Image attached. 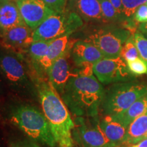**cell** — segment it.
<instances>
[{
	"label": "cell",
	"mask_w": 147,
	"mask_h": 147,
	"mask_svg": "<svg viewBox=\"0 0 147 147\" xmlns=\"http://www.w3.org/2000/svg\"><path fill=\"white\" fill-rule=\"evenodd\" d=\"M105 89L93 74L79 73L71 77L60 95L76 117H97Z\"/></svg>",
	"instance_id": "cell-1"
},
{
	"label": "cell",
	"mask_w": 147,
	"mask_h": 147,
	"mask_svg": "<svg viewBox=\"0 0 147 147\" xmlns=\"http://www.w3.org/2000/svg\"><path fill=\"white\" fill-rule=\"evenodd\" d=\"M38 93L42 112L57 144L60 147H74L72 131L75 123L60 95L49 81L40 82Z\"/></svg>",
	"instance_id": "cell-2"
},
{
	"label": "cell",
	"mask_w": 147,
	"mask_h": 147,
	"mask_svg": "<svg viewBox=\"0 0 147 147\" xmlns=\"http://www.w3.org/2000/svg\"><path fill=\"white\" fill-rule=\"evenodd\" d=\"M9 119L34 142L55 147L57 142L43 112L29 104H18L11 108Z\"/></svg>",
	"instance_id": "cell-3"
},
{
	"label": "cell",
	"mask_w": 147,
	"mask_h": 147,
	"mask_svg": "<svg viewBox=\"0 0 147 147\" xmlns=\"http://www.w3.org/2000/svg\"><path fill=\"white\" fill-rule=\"evenodd\" d=\"M147 93V87L138 82H117L105 90L100 109L104 116H117L125 112Z\"/></svg>",
	"instance_id": "cell-4"
},
{
	"label": "cell",
	"mask_w": 147,
	"mask_h": 147,
	"mask_svg": "<svg viewBox=\"0 0 147 147\" xmlns=\"http://www.w3.org/2000/svg\"><path fill=\"white\" fill-rule=\"evenodd\" d=\"M82 25V18L74 11L53 13L34 31V41L52 40L69 36Z\"/></svg>",
	"instance_id": "cell-5"
},
{
	"label": "cell",
	"mask_w": 147,
	"mask_h": 147,
	"mask_svg": "<svg viewBox=\"0 0 147 147\" xmlns=\"http://www.w3.org/2000/svg\"><path fill=\"white\" fill-rule=\"evenodd\" d=\"M74 140L83 147H116L100 127L97 117H76Z\"/></svg>",
	"instance_id": "cell-6"
},
{
	"label": "cell",
	"mask_w": 147,
	"mask_h": 147,
	"mask_svg": "<svg viewBox=\"0 0 147 147\" xmlns=\"http://www.w3.org/2000/svg\"><path fill=\"white\" fill-rule=\"evenodd\" d=\"M130 32L121 29H101L95 31L84 41L94 45L105 58L120 57Z\"/></svg>",
	"instance_id": "cell-7"
},
{
	"label": "cell",
	"mask_w": 147,
	"mask_h": 147,
	"mask_svg": "<svg viewBox=\"0 0 147 147\" xmlns=\"http://www.w3.org/2000/svg\"><path fill=\"white\" fill-rule=\"evenodd\" d=\"M93 71L97 80L104 84L131 81L134 78L127 64L121 57H104L93 65Z\"/></svg>",
	"instance_id": "cell-8"
},
{
	"label": "cell",
	"mask_w": 147,
	"mask_h": 147,
	"mask_svg": "<svg viewBox=\"0 0 147 147\" xmlns=\"http://www.w3.org/2000/svg\"><path fill=\"white\" fill-rule=\"evenodd\" d=\"M0 71L14 89L25 91L29 81L23 62L15 55L4 54L0 56Z\"/></svg>",
	"instance_id": "cell-9"
},
{
	"label": "cell",
	"mask_w": 147,
	"mask_h": 147,
	"mask_svg": "<svg viewBox=\"0 0 147 147\" xmlns=\"http://www.w3.org/2000/svg\"><path fill=\"white\" fill-rule=\"evenodd\" d=\"M23 21L35 30L53 12L42 0H15Z\"/></svg>",
	"instance_id": "cell-10"
},
{
	"label": "cell",
	"mask_w": 147,
	"mask_h": 147,
	"mask_svg": "<svg viewBox=\"0 0 147 147\" xmlns=\"http://www.w3.org/2000/svg\"><path fill=\"white\" fill-rule=\"evenodd\" d=\"M70 58L71 50L55 61L47 70L49 82L60 95L69 79L78 74V71L74 72L71 69Z\"/></svg>",
	"instance_id": "cell-11"
},
{
	"label": "cell",
	"mask_w": 147,
	"mask_h": 147,
	"mask_svg": "<svg viewBox=\"0 0 147 147\" xmlns=\"http://www.w3.org/2000/svg\"><path fill=\"white\" fill-rule=\"evenodd\" d=\"M104 58L97 48L84 40L75 42L71 49V59L80 69L93 65Z\"/></svg>",
	"instance_id": "cell-12"
},
{
	"label": "cell",
	"mask_w": 147,
	"mask_h": 147,
	"mask_svg": "<svg viewBox=\"0 0 147 147\" xmlns=\"http://www.w3.org/2000/svg\"><path fill=\"white\" fill-rule=\"evenodd\" d=\"M34 30L25 23L7 31L1 38L9 47L16 49L29 48L34 42Z\"/></svg>",
	"instance_id": "cell-13"
},
{
	"label": "cell",
	"mask_w": 147,
	"mask_h": 147,
	"mask_svg": "<svg viewBox=\"0 0 147 147\" xmlns=\"http://www.w3.org/2000/svg\"><path fill=\"white\" fill-rule=\"evenodd\" d=\"M24 23L15 0H0V38L9 29Z\"/></svg>",
	"instance_id": "cell-14"
},
{
	"label": "cell",
	"mask_w": 147,
	"mask_h": 147,
	"mask_svg": "<svg viewBox=\"0 0 147 147\" xmlns=\"http://www.w3.org/2000/svg\"><path fill=\"white\" fill-rule=\"evenodd\" d=\"M74 43L73 44L71 43L69 36L61 37L52 40L48 48L45 56L38 63L42 69L47 71L55 61L71 50Z\"/></svg>",
	"instance_id": "cell-15"
},
{
	"label": "cell",
	"mask_w": 147,
	"mask_h": 147,
	"mask_svg": "<svg viewBox=\"0 0 147 147\" xmlns=\"http://www.w3.org/2000/svg\"><path fill=\"white\" fill-rule=\"evenodd\" d=\"M100 125L108 139L116 147L123 146L127 127L112 116H104L100 121Z\"/></svg>",
	"instance_id": "cell-16"
},
{
	"label": "cell",
	"mask_w": 147,
	"mask_h": 147,
	"mask_svg": "<svg viewBox=\"0 0 147 147\" xmlns=\"http://www.w3.org/2000/svg\"><path fill=\"white\" fill-rule=\"evenodd\" d=\"M74 12L84 21H104L99 0H74Z\"/></svg>",
	"instance_id": "cell-17"
},
{
	"label": "cell",
	"mask_w": 147,
	"mask_h": 147,
	"mask_svg": "<svg viewBox=\"0 0 147 147\" xmlns=\"http://www.w3.org/2000/svg\"><path fill=\"white\" fill-rule=\"evenodd\" d=\"M147 133V113L136 119L127 130L123 146L128 147L146 138Z\"/></svg>",
	"instance_id": "cell-18"
},
{
	"label": "cell",
	"mask_w": 147,
	"mask_h": 147,
	"mask_svg": "<svg viewBox=\"0 0 147 147\" xmlns=\"http://www.w3.org/2000/svg\"><path fill=\"white\" fill-rule=\"evenodd\" d=\"M146 113H147V93L140 97L123 113L112 117L126 127H128L130 123L136 119Z\"/></svg>",
	"instance_id": "cell-19"
},
{
	"label": "cell",
	"mask_w": 147,
	"mask_h": 147,
	"mask_svg": "<svg viewBox=\"0 0 147 147\" xmlns=\"http://www.w3.org/2000/svg\"><path fill=\"white\" fill-rule=\"evenodd\" d=\"M52 40H38L34 41L31 44L28 48L29 52L31 57L34 61L39 63L40 61L45 56Z\"/></svg>",
	"instance_id": "cell-20"
},
{
	"label": "cell",
	"mask_w": 147,
	"mask_h": 147,
	"mask_svg": "<svg viewBox=\"0 0 147 147\" xmlns=\"http://www.w3.org/2000/svg\"><path fill=\"white\" fill-rule=\"evenodd\" d=\"M120 57L123 59L126 62L131 61L138 57H140L133 36H130L129 38L125 42L123 47L122 48Z\"/></svg>",
	"instance_id": "cell-21"
},
{
	"label": "cell",
	"mask_w": 147,
	"mask_h": 147,
	"mask_svg": "<svg viewBox=\"0 0 147 147\" xmlns=\"http://www.w3.org/2000/svg\"><path fill=\"white\" fill-rule=\"evenodd\" d=\"M146 1L147 0H122L123 16L126 18H131L136 10Z\"/></svg>",
	"instance_id": "cell-22"
},
{
	"label": "cell",
	"mask_w": 147,
	"mask_h": 147,
	"mask_svg": "<svg viewBox=\"0 0 147 147\" xmlns=\"http://www.w3.org/2000/svg\"><path fill=\"white\" fill-rule=\"evenodd\" d=\"M133 37L140 57L147 63V38L142 33L138 32L134 34Z\"/></svg>",
	"instance_id": "cell-23"
},
{
	"label": "cell",
	"mask_w": 147,
	"mask_h": 147,
	"mask_svg": "<svg viewBox=\"0 0 147 147\" xmlns=\"http://www.w3.org/2000/svg\"><path fill=\"white\" fill-rule=\"evenodd\" d=\"M100 3L104 21H113L118 17L119 14L110 0H100Z\"/></svg>",
	"instance_id": "cell-24"
},
{
	"label": "cell",
	"mask_w": 147,
	"mask_h": 147,
	"mask_svg": "<svg viewBox=\"0 0 147 147\" xmlns=\"http://www.w3.org/2000/svg\"><path fill=\"white\" fill-rule=\"evenodd\" d=\"M127 64L129 70L132 74L142 75L147 74V63L140 57L131 61L127 62Z\"/></svg>",
	"instance_id": "cell-25"
},
{
	"label": "cell",
	"mask_w": 147,
	"mask_h": 147,
	"mask_svg": "<svg viewBox=\"0 0 147 147\" xmlns=\"http://www.w3.org/2000/svg\"><path fill=\"white\" fill-rule=\"evenodd\" d=\"M45 5L55 13H63L66 11L67 0H42Z\"/></svg>",
	"instance_id": "cell-26"
},
{
	"label": "cell",
	"mask_w": 147,
	"mask_h": 147,
	"mask_svg": "<svg viewBox=\"0 0 147 147\" xmlns=\"http://www.w3.org/2000/svg\"><path fill=\"white\" fill-rule=\"evenodd\" d=\"M134 20L138 23H147V5L143 4L136 10L133 15Z\"/></svg>",
	"instance_id": "cell-27"
},
{
	"label": "cell",
	"mask_w": 147,
	"mask_h": 147,
	"mask_svg": "<svg viewBox=\"0 0 147 147\" xmlns=\"http://www.w3.org/2000/svg\"><path fill=\"white\" fill-rule=\"evenodd\" d=\"M9 147H40L38 143L32 140L23 139L10 142Z\"/></svg>",
	"instance_id": "cell-28"
},
{
	"label": "cell",
	"mask_w": 147,
	"mask_h": 147,
	"mask_svg": "<svg viewBox=\"0 0 147 147\" xmlns=\"http://www.w3.org/2000/svg\"><path fill=\"white\" fill-rule=\"evenodd\" d=\"M110 1L117 10L119 16H123V7L122 0H110Z\"/></svg>",
	"instance_id": "cell-29"
},
{
	"label": "cell",
	"mask_w": 147,
	"mask_h": 147,
	"mask_svg": "<svg viewBox=\"0 0 147 147\" xmlns=\"http://www.w3.org/2000/svg\"><path fill=\"white\" fill-rule=\"evenodd\" d=\"M128 147H147V138L143 139L142 140L140 141L139 142L136 143V144L131 145V146Z\"/></svg>",
	"instance_id": "cell-30"
},
{
	"label": "cell",
	"mask_w": 147,
	"mask_h": 147,
	"mask_svg": "<svg viewBox=\"0 0 147 147\" xmlns=\"http://www.w3.org/2000/svg\"><path fill=\"white\" fill-rule=\"evenodd\" d=\"M138 29L142 34H147V23H141L138 26Z\"/></svg>",
	"instance_id": "cell-31"
},
{
	"label": "cell",
	"mask_w": 147,
	"mask_h": 147,
	"mask_svg": "<svg viewBox=\"0 0 147 147\" xmlns=\"http://www.w3.org/2000/svg\"><path fill=\"white\" fill-rule=\"evenodd\" d=\"M145 37H146V38H147V34H146V36H145Z\"/></svg>",
	"instance_id": "cell-32"
},
{
	"label": "cell",
	"mask_w": 147,
	"mask_h": 147,
	"mask_svg": "<svg viewBox=\"0 0 147 147\" xmlns=\"http://www.w3.org/2000/svg\"><path fill=\"white\" fill-rule=\"evenodd\" d=\"M146 138H147V133H146Z\"/></svg>",
	"instance_id": "cell-33"
},
{
	"label": "cell",
	"mask_w": 147,
	"mask_h": 147,
	"mask_svg": "<svg viewBox=\"0 0 147 147\" xmlns=\"http://www.w3.org/2000/svg\"><path fill=\"white\" fill-rule=\"evenodd\" d=\"M146 5H147V1H146Z\"/></svg>",
	"instance_id": "cell-34"
},
{
	"label": "cell",
	"mask_w": 147,
	"mask_h": 147,
	"mask_svg": "<svg viewBox=\"0 0 147 147\" xmlns=\"http://www.w3.org/2000/svg\"><path fill=\"white\" fill-rule=\"evenodd\" d=\"M99 1H100V0H99Z\"/></svg>",
	"instance_id": "cell-35"
}]
</instances>
